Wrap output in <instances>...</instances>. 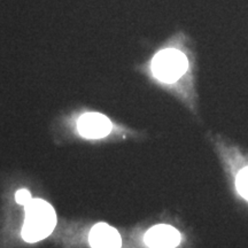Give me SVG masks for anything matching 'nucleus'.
<instances>
[{"mask_svg": "<svg viewBox=\"0 0 248 248\" xmlns=\"http://www.w3.org/2000/svg\"><path fill=\"white\" fill-rule=\"evenodd\" d=\"M58 217L51 203L40 198L31 199L24 206L22 238L27 243H38L52 234Z\"/></svg>", "mask_w": 248, "mask_h": 248, "instance_id": "f257e3e1", "label": "nucleus"}, {"mask_svg": "<svg viewBox=\"0 0 248 248\" xmlns=\"http://www.w3.org/2000/svg\"><path fill=\"white\" fill-rule=\"evenodd\" d=\"M190 62L184 52L175 47L161 49L154 55L151 62L153 76L164 84L178 82L187 73Z\"/></svg>", "mask_w": 248, "mask_h": 248, "instance_id": "f03ea898", "label": "nucleus"}, {"mask_svg": "<svg viewBox=\"0 0 248 248\" xmlns=\"http://www.w3.org/2000/svg\"><path fill=\"white\" fill-rule=\"evenodd\" d=\"M113 130V123L106 115L97 111L84 113L77 121V131L90 140L106 138Z\"/></svg>", "mask_w": 248, "mask_h": 248, "instance_id": "7ed1b4c3", "label": "nucleus"}, {"mask_svg": "<svg viewBox=\"0 0 248 248\" xmlns=\"http://www.w3.org/2000/svg\"><path fill=\"white\" fill-rule=\"evenodd\" d=\"M145 244L150 248H176L181 244L182 234L169 224H156L145 233Z\"/></svg>", "mask_w": 248, "mask_h": 248, "instance_id": "20e7f679", "label": "nucleus"}, {"mask_svg": "<svg viewBox=\"0 0 248 248\" xmlns=\"http://www.w3.org/2000/svg\"><path fill=\"white\" fill-rule=\"evenodd\" d=\"M89 244L91 248H121L122 238L115 228L100 222L92 226L89 233Z\"/></svg>", "mask_w": 248, "mask_h": 248, "instance_id": "39448f33", "label": "nucleus"}, {"mask_svg": "<svg viewBox=\"0 0 248 248\" xmlns=\"http://www.w3.org/2000/svg\"><path fill=\"white\" fill-rule=\"evenodd\" d=\"M234 186L237 193L248 202V163L239 167L234 175Z\"/></svg>", "mask_w": 248, "mask_h": 248, "instance_id": "423d86ee", "label": "nucleus"}, {"mask_svg": "<svg viewBox=\"0 0 248 248\" xmlns=\"http://www.w3.org/2000/svg\"><path fill=\"white\" fill-rule=\"evenodd\" d=\"M31 199H32V197H31V193L27 188H21L15 193V200L20 206L24 207Z\"/></svg>", "mask_w": 248, "mask_h": 248, "instance_id": "0eeeda50", "label": "nucleus"}]
</instances>
